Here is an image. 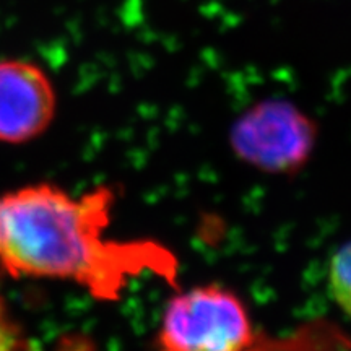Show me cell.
Returning a JSON list of instances; mask_svg holds the SVG:
<instances>
[{
    "label": "cell",
    "instance_id": "obj_4",
    "mask_svg": "<svg viewBox=\"0 0 351 351\" xmlns=\"http://www.w3.org/2000/svg\"><path fill=\"white\" fill-rule=\"evenodd\" d=\"M57 93L41 65L28 59H0V142L21 145L49 129Z\"/></svg>",
    "mask_w": 351,
    "mask_h": 351
},
{
    "label": "cell",
    "instance_id": "obj_6",
    "mask_svg": "<svg viewBox=\"0 0 351 351\" xmlns=\"http://www.w3.org/2000/svg\"><path fill=\"white\" fill-rule=\"evenodd\" d=\"M28 341L25 340L19 324L15 322L5 300L0 295V351H25Z\"/></svg>",
    "mask_w": 351,
    "mask_h": 351
},
{
    "label": "cell",
    "instance_id": "obj_3",
    "mask_svg": "<svg viewBox=\"0 0 351 351\" xmlns=\"http://www.w3.org/2000/svg\"><path fill=\"white\" fill-rule=\"evenodd\" d=\"M317 142L314 119L295 103L262 99L232 122L230 145L234 155L258 171L288 174L307 163Z\"/></svg>",
    "mask_w": 351,
    "mask_h": 351
},
{
    "label": "cell",
    "instance_id": "obj_7",
    "mask_svg": "<svg viewBox=\"0 0 351 351\" xmlns=\"http://www.w3.org/2000/svg\"><path fill=\"white\" fill-rule=\"evenodd\" d=\"M25 351H34L32 346H26ZM51 351H98L95 341L83 333H67L56 341L54 348Z\"/></svg>",
    "mask_w": 351,
    "mask_h": 351
},
{
    "label": "cell",
    "instance_id": "obj_2",
    "mask_svg": "<svg viewBox=\"0 0 351 351\" xmlns=\"http://www.w3.org/2000/svg\"><path fill=\"white\" fill-rule=\"evenodd\" d=\"M324 332L270 339L257 330L231 289L204 285L169 301L158 332V351H324L313 350V343L327 337Z\"/></svg>",
    "mask_w": 351,
    "mask_h": 351
},
{
    "label": "cell",
    "instance_id": "obj_5",
    "mask_svg": "<svg viewBox=\"0 0 351 351\" xmlns=\"http://www.w3.org/2000/svg\"><path fill=\"white\" fill-rule=\"evenodd\" d=\"M327 280L333 301L345 314H348L351 301V256L348 244H343L333 252L328 263Z\"/></svg>",
    "mask_w": 351,
    "mask_h": 351
},
{
    "label": "cell",
    "instance_id": "obj_1",
    "mask_svg": "<svg viewBox=\"0 0 351 351\" xmlns=\"http://www.w3.org/2000/svg\"><path fill=\"white\" fill-rule=\"evenodd\" d=\"M114 192L72 197L54 184L0 194V267L13 278L72 282L95 300L117 301L130 280L152 274L178 285L174 252L153 239H112Z\"/></svg>",
    "mask_w": 351,
    "mask_h": 351
}]
</instances>
